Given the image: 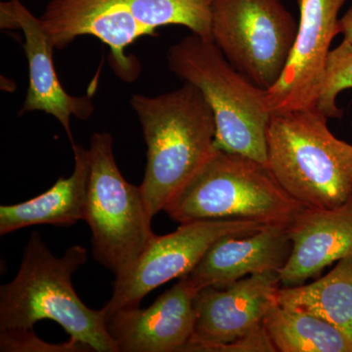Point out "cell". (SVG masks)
I'll return each mask as SVG.
<instances>
[{"label": "cell", "instance_id": "cell-16", "mask_svg": "<svg viewBox=\"0 0 352 352\" xmlns=\"http://www.w3.org/2000/svg\"><path fill=\"white\" fill-rule=\"evenodd\" d=\"M75 168L50 189L31 200L0 207V235L34 226H73L87 215L91 157L89 149L74 143Z\"/></svg>", "mask_w": 352, "mask_h": 352}, {"label": "cell", "instance_id": "cell-20", "mask_svg": "<svg viewBox=\"0 0 352 352\" xmlns=\"http://www.w3.org/2000/svg\"><path fill=\"white\" fill-rule=\"evenodd\" d=\"M34 328L0 330L1 352H85L94 351L91 347L69 339L63 344H54L39 339Z\"/></svg>", "mask_w": 352, "mask_h": 352}, {"label": "cell", "instance_id": "cell-8", "mask_svg": "<svg viewBox=\"0 0 352 352\" xmlns=\"http://www.w3.org/2000/svg\"><path fill=\"white\" fill-rule=\"evenodd\" d=\"M264 226L252 220H201L180 224L166 235H155L131 270L115 279L112 296L103 307L106 318L118 310L138 307L150 292L189 274L215 241L254 233Z\"/></svg>", "mask_w": 352, "mask_h": 352}, {"label": "cell", "instance_id": "cell-18", "mask_svg": "<svg viewBox=\"0 0 352 352\" xmlns=\"http://www.w3.org/2000/svg\"><path fill=\"white\" fill-rule=\"evenodd\" d=\"M279 352H352V339L330 322L277 305L263 321Z\"/></svg>", "mask_w": 352, "mask_h": 352}, {"label": "cell", "instance_id": "cell-1", "mask_svg": "<svg viewBox=\"0 0 352 352\" xmlns=\"http://www.w3.org/2000/svg\"><path fill=\"white\" fill-rule=\"evenodd\" d=\"M131 106L147 145L140 190L153 220L219 151L217 126L200 90L187 82L157 96L134 94Z\"/></svg>", "mask_w": 352, "mask_h": 352}, {"label": "cell", "instance_id": "cell-11", "mask_svg": "<svg viewBox=\"0 0 352 352\" xmlns=\"http://www.w3.org/2000/svg\"><path fill=\"white\" fill-rule=\"evenodd\" d=\"M279 272L243 278L226 288H206L194 300L195 330L183 352L227 344L263 325L264 318L279 305Z\"/></svg>", "mask_w": 352, "mask_h": 352}, {"label": "cell", "instance_id": "cell-15", "mask_svg": "<svg viewBox=\"0 0 352 352\" xmlns=\"http://www.w3.org/2000/svg\"><path fill=\"white\" fill-rule=\"evenodd\" d=\"M12 2L18 27L24 34L23 46L29 64V87L20 115L43 112L53 116L74 144L72 116L80 120L89 119L94 112V102L89 96H73L65 90L53 62L55 47L41 18H36L21 0Z\"/></svg>", "mask_w": 352, "mask_h": 352}, {"label": "cell", "instance_id": "cell-9", "mask_svg": "<svg viewBox=\"0 0 352 352\" xmlns=\"http://www.w3.org/2000/svg\"><path fill=\"white\" fill-rule=\"evenodd\" d=\"M346 0H296L298 32L283 74L267 90L270 113L316 106L331 43L340 32L339 14Z\"/></svg>", "mask_w": 352, "mask_h": 352}, {"label": "cell", "instance_id": "cell-21", "mask_svg": "<svg viewBox=\"0 0 352 352\" xmlns=\"http://www.w3.org/2000/svg\"><path fill=\"white\" fill-rule=\"evenodd\" d=\"M201 352H277L264 325L227 344L204 347Z\"/></svg>", "mask_w": 352, "mask_h": 352}, {"label": "cell", "instance_id": "cell-22", "mask_svg": "<svg viewBox=\"0 0 352 352\" xmlns=\"http://www.w3.org/2000/svg\"><path fill=\"white\" fill-rule=\"evenodd\" d=\"M340 32L344 36V41L352 43V7L340 19Z\"/></svg>", "mask_w": 352, "mask_h": 352}, {"label": "cell", "instance_id": "cell-6", "mask_svg": "<svg viewBox=\"0 0 352 352\" xmlns=\"http://www.w3.org/2000/svg\"><path fill=\"white\" fill-rule=\"evenodd\" d=\"M89 151L85 221L91 231L94 258L118 279L131 270L156 234L140 186L127 182L119 170L113 136L108 132L92 134Z\"/></svg>", "mask_w": 352, "mask_h": 352}, {"label": "cell", "instance_id": "cell-4", "mask_svg": "<svg viewBox=\"0 0 352 352\" xmlns=\"http://www.w3.org/2000/svg\"><path fill=\"white\" fill-rule=\"evenodd\" d=\"M166 61L171 73L198 88L212 109L217 149L267 166V90L234 68L212 39L192 32L170 46Z\"/></svg>", "mask_w": 352, "mask_h": 352}, {"label": "cell", "instance_id": "cell-14", "mask_svg": "<svg viewBox=\"0 0 352 352\" xmlns=\"http://www.w3.org/2000/svg\"><path fill=\"white\" fill-rule=\"evenodd\" d=\"M292 251L279 271L282 287L303 285L352 254V199L335 208H300L289 224Z\"/></svg>", "mask_w": 352, "mask_h": 352}, {"label": "cell", "instance_id": "cell-13", "mask_svg": "<svg viewBox=\"0 0 352 352\" xmlns=\"http://www.w3.org/2000/svg\"><path fill=\"white\" fill-rule=\"evenodd\" d=\"M292 251L289 224H265L245 235H227L215 241L189 274L192 288L222 289L243 278L279 272Z\"/></svg>", "mask_w": 352, "mask_h": 352}, {"label": "cell", "instance_id": "cell-17", "mask_svg": "<svg viewBox=\"0 0 352 352\" xmlns=\"http://www.w3.org/2000/svg\"><path fill=\"white\" fill-rule=\"evenodd\" d=\"M279 305L317 315L352 339V254L314 283L281 287Z\"/></svg>", "mask_w": 352, "mask_h": 352}, {"label": "cell", "instance_id": "cell-7", "mask_svg": "<svg viewBox=\"0 0 352 352\" xmlns=\"http://www.w3.org/2000/svg\"><path fill=\"white\" fill-rule=\"evenodd\" d=\"M281 0H214L212 41L256 87L270 89L283 74L298 32Z\"/></svg>", "mask_w": 352, "mask_h": 352}, {"label": "cell", "instance_id": "cell-2", "mask_svg": "<svg viewBox=\"0 0 352 352\" xmlns=\"http://www.w3.org/2000/svg\"><path fill=\"white\" fill-rule=\"evenodd\" d=\"M87 261V250L72 245L57 258L38 232L28 241L17 275L0 287V330L31 329L52 320L97 352H119L107 327L105 312L78 298L72 278Z\"/></svg>", "mask_w": 352, "mask_h": 352}, {"label": "cell", "instance_id": "cell-10", "mask_svg": "<svg viewBox=\"0 0 352 352\" xmlns=\"http://www.w3.org/2000/svg\"><path fill=\"white\" fill-rule=\"evenodd\" d=\"M133 2L50 0L39 18L55 50H64L78 36H95L110 48L111 66L115 73L124 82H133L140 66L124 51L146 36L134 18Z\"/></svg>", "mask_w": 352, "mask_h": 352}, {"label": "cell", "instance_id": "cell-12", "mask_svg": "<svg viewBox=\"0 0 352 352\" xmlns=\"http://www.w3.org/2000/svg\"><path fill=\"white\" fill-rule=\"evenodd\" d=\"M196 295L183 276L149 307L110 315L107 327L119 352H183L195 330Z\"/></svg>", "mask_w": 352, "mask_h": 352}, {"label": "cell", "instance_id": "cell-23", "mask_svg": "<svg viewBox=\"0 0 352 352\" xmlns=\"http://www.w3.org/2000/svg\"><path fill=\"white\" fill-rule=\"evenodd\" d=\"M351 127H352V122H351Z\"/></svg>", "mask_w": 352, "mask_h": 352}, {"label": "cell", "instance_id": "cell-19", "mask_svg": "<svg viewBox=\"0 0 352 352\" xmlns=\"http://www.w3.org/2000/svg\"><path fill=\"white\" fill-rule=\"evenodd\" d=\"M352 88V43L346 41L331 50L326 64L317 108L329 119H340L342 111L337 106V97Z\"/></svg>", "mask_w": 352, "mask_h": 352}, {"label": "cell", "instance_id": "cell-5", "mask_svg": "<svg viewBox=\"0 0 352 352\" xmlns=\"http://www.w3.org/2000/svg\"><path fill=\"white\" fill-rule=\"evenodd\" d=\"M302 208L267 166L219 150L164 210L180 224L220 219L289 224Z\"/></svg>", "mask_w": 352, "mask_h": 352}, {"label": "cell", "instance_id": "cell-3", "mask_svg": "<svg viewBox=\"0 0 352 352\" xmlns=\"http://www.w3.org/2000/svg\"><path fill=\"white\" fill-rule=\"evenodd\" d=\"M314 107L271 113L267 166L285 191L305 208H335L352 199V145Z\"/></svg>", "mask_w": 352, "mask_h": 352}]
</instances>
